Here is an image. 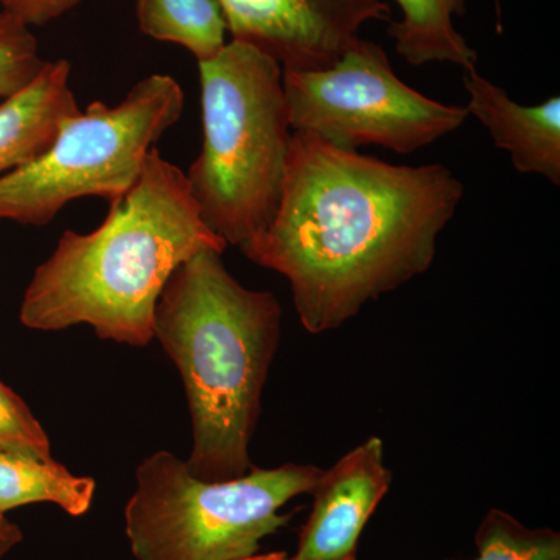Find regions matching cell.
Here are the masks:
<instances>
[{
  "label": "cell",
  "mask_w": 560,
  "mask_h": 560,
  "mask_svg": "<svg viewBox=\"0 0 560 560\" xmlns=\"http://www.w3.org/2000/svg\"><path fill=\"white\" fill-rule=\"evenodd\" d=\"M464 190L445 165H393L293 131L278 212L241 250L289 280L302 327L326 334L430 270Z\"/></svg>",
  "instance_id": "1"
},
{
  "label": "cell",
  "mask_w": 560,
  "mask_h": 560,
  "mask_svg": "<svg viewBox=\"0 0 560 560\" xmlns=\"http://www.w3.org/2000/svg\"><path fill=\"white\" fill-rule=\"evenodd\" d=\"M226 243L206 226L186 172L154 147L135 186L97 230L65 231L33 272L20 308L40 331L90 326L102 340L143 348L165 283L201 249Z\"/></svg>",
  "instance_id": "2"
},
{
  "label": "cell",
  "mask_w": 560,
  "mask_h": 560,
  "mask_svg": "<svg viewBox=\"0 0 560 560\" xmlns=\"http://www.w3.org/2000/svg\"><path fill=\"white\" fill-rule=\"evenodd\" d=\"M220 250L201 249L165 283L153 337L178 368L191 420V475L205 481L253 469L249 445L278 352L282 307L270 291L243 287Z\"/></svg>",
  "instance_id": "3"
},
{
  "label": "cell",
  "mask_w": 560,
  "mask_h": 560,
  "mask_svg": "<svg viewBox=\"0 0 560 560\" xmlns=\"http://www.w3.org/2000/svg\"><path fill=\"white\" fill-rule=\"evenodd\" d=\"M198 68L202 145L186 178L206 226L241 249L270 226L282 198L293 138L283 69L238 40Z\"/></svg>",
  "instance_id": "4"
},
{
  "label": "cell",
  "mask_w": 560,
  "mask_h": 560,
  "mask_svg": "<svg viewBox=\"0 0 560 560\" xmlns=\"http://www.w3.org/2000/svg\"><path fill=\"white\" fill-rule=\"evenodd\" d=\"M323 469L312 464L254 467L242 477L205 481L171 452L139 464L125 508V533L136 560H242L285 528L287 503L312 495Z\"/></svg>",
  "instance_id": "5"
},
{
  "label": "cell",
  "mask_w": 560,
  "mask_h": 560,
  "mask_svg": "<svg viewBox=\"0 0 560 560\" xmlns=\"http://www.w3.org/2000/svg\"><path fill=\"white\" fill-rule=\"evenodd\" d=\"M184 105L178 81L151 73L116 106L92 102L66 117L38 158L0 176V221L40 228L81 198L116 205L139 179L158 140L178 124Z\"/></svg>",
  "instance_id": "6"
},
{
  "label": "cell",
  "mask_w": 560,
  "mask_h": 560,
  "mask_svg": "<svg viewBox=\"0 0 560 560\" xmlns=\"http://www.w3.org/2000/svg\"><path fill=\"white\" fill-rule=\"evenodd\" d=\"M293 131L311 132L342 150L381 145L399 154L429 147L459 130L470 116L412 90L372 40L353 43L320 70H283Z\"/></svg>",
  "instance_id": "7"
},
{
  "label": "cell",
  "mask_w": 560,
  "mask_h": 560,
  "mask_svg": "<svg viewBox=\"0 0 560 560\" xmlns=\"http://www.w3.org/2000/svg\"><path fill=\"white\" fill-rule=\"evenodd\" d=\"M231 40L270 55L283 70L335 65L363 25L390 21L385 0H219Z\"/></svg>",
  "instance_id": "8"
},
{
  "label": "cell",
  "mask_w": 560,
  "mask_h": 560,
  "mask_svg": "<svg viewBox=\"0 0 560 560\" xmlns=\"http://www.w3.org/2000/svg\"><path fill=\"white\" fill-rule=\"evenodd\" d=\"M393 471L382 438L371 436L323 470L298 550L290 560H352L371 515L385 499Z\"/></svg>",
  "instance_id": "9"
},
{
  "label": "cell",
  "mask_w": 560,
  "mask_h": 560,
  "mask_svg": "<svg viewBox=\"0 0 560 560\" xmlns=\"http://www.w3.org/2000/svg\"><path fill=\"white\" fill-rule=\"evenodd\" d=\"M466 106L488 128L497 149L508 151L518 173H533L560 186V97L536 106L512 101L508 92L477 70L464 72Z\"/></svg>",
  "instance_id": "10"
},
{
  "label": "cell",
  "mask_w": 560,
  "mask_h": 560,
  "mask_svg": "<svg viewBox=\"0 0 560 560\" xmlns=\"http://www.w3.org/2000/svg\"><path fill=\"white\" fill-rule=\"evenodd\" d=\"M70 73L68 60L47 61L24 91L0 102V176L38 158L61 121L79 113Z\"/></svg>",
  "instance_id": "11"
},
{
  "label": "cell",
  "mask_w": 560,
  "mask_h": 560,
  "mask_svg": "<svg viewBox=\"0 0 560 560\" xmlns=\"http://www.w3.org/2000/svg\"><path fill=\"white\" fill-rule=\"evenodd\" d=\"M399 21L388 22V36L408 65L448 62L464 72L477 70L478 54L455 28V18L464 16L467 0H396Z\"/></svg>",
  "instance_id": "12"
},
{
  "label": "cell",
  "mask_w": 560,
  "mask_h": 560,
  "mask_svg": "<svg viewBox=\"0 0 560 560\" xmlns=\"http://www.w3.org/2000/svg\"><path fill=\"white\" fill-rule=\"evenodd\" d=\"M95 481L79 477L54 458L0 452V514L33 503L57 504L72 517L91 510Z\"/></svg>",
  "instance_id": "13"
},
{
  "label": "cell",
  "mask_w": 560,
  "mask_h": 560,
  "mask_svg": "<svg viewBox=\"0 0 560 560\" xmlns=\"http://www.w3.org/2000/svg\"><path fill=\"white\" fill-rule=\"evenodd\" d=\"M139 31L151 39L176 44L198 62L226 46V20L219 0H136Z\"/></svg>",
  "instance_id": "14"
},
{
  "label": "cell",
  "mask_w": 560,
  "mask_h": 560,
  "mask_svg": "<svg viewBox=\"0 0 560 560\" xmlns=\"http://www.w3.org/2000/svg\"><path fill=\"white\" fill-rule=\"evenodd\" d=\"M478 556L471 560H560V534L528 528L501 510H490L478 526ZM359 560V559H352Z\"/></svg>",
  "instance_id": "15"
},
{
  "label": "cell",
  "mask_w": 560,
  "mask_h": 560,
  "mask_svg": "<svg viewBox=\"0 0 560 560\" xmlns=\"http://www.w3.org/2000/svg\"><path fill=\"white\" fill-rule=\"evenodd\" d=\"M46 62L31 27L0 10V102L24 91Z\"/></svg>",
  "instance_id": "16"
},
{
  "label": "cell",
  "mask_w": 560,
  "mask_h": 560,
  "mask_svg": "<svg viewBox=\"0 0 560 560\" xmlns=\"http://www.w3.org/2000/svg\"><path fill=\"white\" fill-rule=\"evenodd\" d=\"M0 452L32 458L50 459L51 447L46 430L25 401L0 382Z\"/></svg>",
  "instance_id": "17"
},
{
  "label": "cell",
  "mask_w": 560,
  "mask_h": 560,
  "mask_svg": "<svg viewBox=\"0 0 560 560\" xmlns=\"http://www.w3.org/2000/svg\"><path fill=\"white\" fill-rule=\"evenodd\" d=\"M83 0H0V10L27 27H40L60 20Z\"/></svg>",
  "instance_id": "18"
},
{
  "label": "cell",
  "mask_w": 560,
  "mask_h": 560,
  "mask_svg": "<svg viewBox=\"0 0 560 560\" xmlns=\"http://www.w3.org/2000/svg\"><path fill=\"white\" fill-rule=\"evenodd\" d=\"M22 540V530L0 514V559L5 558Z\"/></svg>",
  "instance_id": "19"
},
{
  "label": "cell",
  "mask_w": 560,
  "mask_h": 560,
  "mask_svg": "<svg viewBox=\"0 0 560 560\" xmlns=\"http://www.w3.org/2000/svg\"><path fill=\"white\" fill-rule=\"evenodd\" d=\"M242 560H290V556L285 551H272L265 552V555L250 556V558Z\"/></svg>",
  "instance_id": "20"
}]
</instances>
